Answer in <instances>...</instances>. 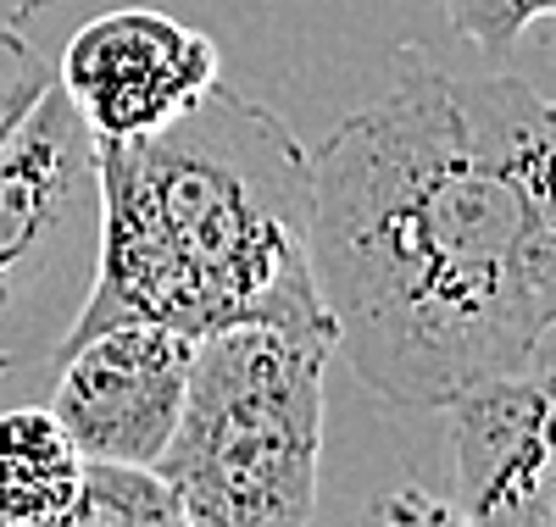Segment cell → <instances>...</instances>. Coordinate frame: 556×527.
Here are the masks:
<instances>
[{
	"mask_svg": "<svg viewBox=\"0 0 556 527\" xmlns=\"http://www.w3.org/2000/svg\"><path fill=\"white\" fill-rule=\"evenodd\" d=\"M312 272L390 406H456L556 333V101L401 44L390 89L312 151Z\"/></svg>",
	"mask_w": 556,
	"mask_h": 527,
	"instance_id": "6da1fadb",
	"label": "cell"
},
{
	"mask_svg": "<svg viewBox=\"0 0 556 527\" xmlns=\"http://www.w3.org/2000/svg\"><path fill=\"white\" fill-rule=\"evenodd\" d=\"M96 283L56 356L151 322L206 339L245 322L334 327L312 272V151L273 106L217 83L178 123L96 139Z\"/></svg>",
	"mask_w": 556,
	"mask_h": 527,
	"instance_id": "7a4b0ae2",
	"label": "cell"
},
{
	"mask_svg": "<svg viewBox=\"0 0 556 527\" xmlns=\"http://www.w3.org/2000/svg\"><path fill=\"white\" fill-rule=\"evenodd\" d=\"M334 327L245 322L195 339L190 389L156 472L190 527H306L323 466Z\"/></svg>",
	"mask_w": 556,
	"mask_h": 527,
	"instance_id": "3957f363",
	"label": "cell"
},
{
	"mask_svg": "<svg viewBox=\"0 0 556 527\" xmlns=\"http://www.w3.org/2000/svg\"><path fill=\"white\" fill-rule=\"evenodd\" d=\"M56 83L96 139H139L201 106L223 78L201 28L162 7H112L73 28Z\"/></svg>",
	"mask_w": 556,
	"mask_h": 527,
	"instance_id": "277c9868",
	"label": "cell"
},
{
	"mask_svg": "<svg viewBox=\"0 0 556 527\" xmlns=\"http://www.w3.org/2000/svg\"><path fill=\"white\" fill-rule=\"evenodd\" d=\"M195 345L184 333L128 322L73 345L51 395V416L67 427L84 461L156 466L173 445V427L190 389Z\"/></svg>",
	"mask_w": 556,
	"mask_h": 527,
	"instance_id": "5b68a950",
	"label": "cell"
},
{
	"mask_svg": "<svg viewBox=\"0 0 556 527\" xmlns=\"http://www.w3.org/2000/svg\"><path fill=\"white\" fill-rule=\"evenodd\" d=\"M445 411L451 505L473 527H556V356H534Z\"/></svg>",
	"mask_w": 556,
	"mask_h": 527,
	"instance_id": "8992f818",
	"label": "cell"
},
{
	"mask_svg": "<svg viewBox=\"0 0 556 527\" xmlns=\"http://www.w3.org/2000/svg\"><path fill=\"white\" fill-rule=\"evenodd\" d=\"M96 133L84 128L62 83H51L0 151V311L23 300L28 283L73 250V239L96 245Z\"/></svg>",
	"mask_w": 556,
	"mask_h": 527,
	"instance_id": "52a82bcc",
	"label": "cell"
},
{
	"mask_svg": "<svg viewBox=\"0 0 556 527\" xmlns=\"http://www.w3.org/2000/svg\"><path fill=\"white\" fill-rule=\"evenodd\" d=\"M84 484V455L51 406L0 411V527H62Z\"/></svg>",
	"mask_w": 556,
	"mask_h": 527,
	"instance_id": "ba28073f",
	"label": "cell"
},
{
	"mask_svg": "<svg viewBox=\"0 0 556 527\" xmlns=\"http://www.w3.org/2000/svg\"><path fill=\"white\" fill-rule=\"evenodd\" d=\"M62 527H190V511L156 466L84 461V484Z\"/></svg>",
	"mask_w": 556,
	"mask_h": 527,
	"instance_id": "9c48e42d",
	"label": "cell"
},
{
	"mask_svg": "<svg viewBox=\"0 0 556 527\" xmlns=\"http://www.w3.org/2000/svg\"><path fill=\"white\" fill-rule=\"evenodd\" d=\"M440 7L451 34L484 56H506L529 28L556 23V0H440Z\"/></svg>",
	"mask_w": 556,
	"mask_h": 527,
	"instance_id": "30bf717a",
	"label": "cell"
},
{
	"mask_svg": "<svg viewBox=\"0 0 556 527\" xmlns=\"http://www.w3.org/2000/svg\"><path fill=\"white\" fill-rule=\"evenodd\" d=\"M56 83V73L45 67V56L12 28H0V151L23 128V117L39 106V94Z\"/></svg>",
	"mask_w": 556,
	"mask_h": 527,
	"instance_id": "8fae6325",
	"label": "cell"
},
{
	"mask_svg": "<svg viewBox=\"0 0 556 527\" xmlns=\"http://www.w3.org/2000/svg\"><path fill=\"white\" fill-rule=\"evenodd\" d=\"M374 527H473L451 500H434L424 489H390L374 505Z\"/></svg>",
	"mask_w": 556,
	"mask_h": 527,
	"instance_id": "7c38bea8",
	"label": "cell"
}]
</instances>
